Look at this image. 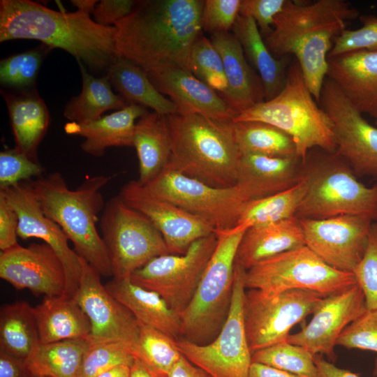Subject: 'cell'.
Returning a JSON list of instances; mask_svg holds the SVG:
<instances>
[{
	"instance_id": "6da1fadb",
	"label": "cell",
	"mask_w": 377,
	"mask_h": 377,
	"mask_svg": "<svg viewBox=\"0 0 377 377\" xmlns=\"http://www.w3.org/2000/svg\"><path fill=\"white\" fill-rule=\"evenodd\" d=\"M203 5L202 0L136 1L130 14L113 25L118 57L145 71L169 65L189 71L191 51L202 30Z\"/></svg>"
},
{
	"instance_id": "7a4b0ae2",
	"label": "cell",
	"mask_w": 377,
	"mask_h": 377,
	"mask_svg": "<svg viewBox=\"0 0 377 377\" xmlns=\"http://www.w3.org/2000/svg\"><path fill=\"white\" fill-rule=\"evenodd\" d=\"M114 26H103L80 10L56 11L29 0L0 1V42L36 40L62 49L95 71L119 57Z\"/></svg>"
},
{
	"instance_id": "3957f363",
	"label": "cell",
	"mask_w": 377,
	"mask_h": 377,
	"mask_svg": "<svg viewBox=\"0 0 377 377\" xmlns=\"http://www.w3.org/2000/svg\"><path fill=\"white\" fill-rule=\"evenodd\" d=\"M360 11L345 0H318L311 3L286 0L264 40L276 59L294 55L306 86L319 104L327 77V58L333 42Z\"/></svg>"
},
{
	"instance_id": "277c9868",
	"label": "cell",
	"mask_w": 377,
	"mask_h": 377,
	"mask_svg": "<svg viewBox=\"0 0 377 377\" xmlns=\"http://www.w3.org/2000/svg\"><path fill=\"white\" fill-rule=\"evenodd\" d=\"M112 177L94 176L74 190L59 172L29 181L44 213L62 229L77 254L105 276L113 272L96 223L105 205L101 190Z\"/></svg>"
},
{
	"instance_id": "5b68a950",
	"label": "cell",
	"mask_w": 377,
	"mask_h": 377,
	"mask_svg": "<svg viewBox=\"0 0 377 377\" xmlns=\"http://www.w3.org/2000/svg\"><path fill=\"white\" fill-rule=\"evenodd\" d=\"M165 116L171 145L168 165L213 187L235 186L242 153L233 121L198 113Z\"/></svg>"
},
{
	"instance_id": "8992f818",
	"label": "cell",
	"mask_w": 377,
	"mask_h": 377,
	"mask_svg": "<svg viewBox=\"0 0 377 377\" xmlns=\"http://www.w3.org/2000/svg\"><path fill=\"white\" fill-rule=\"evenodd\" d=\"M299 180L305 194L298 219H323L344 214L362 215L377 221V182L367 186L335 151L315 148L301 162Z\"/></svg>"
},
{
	"instance_id": "52a82bcc",
	"label": "cell",
	"mask_w": 377,
	"mask_h": 377,
	"mask_svg": "<svg viewBox=\"0 0 377 377\" xmlns=\"http://www.w3.org/2000/svg\"><path fill=\"white\" fill-rule=\"evenodd\" d=\"M248 121L271 124L289 135L301 162L315 148L336 151L332 122L309 90L295 59L288 66L281 91L272 99L238 113L232 121Z\"/></svg>"
},
{
	"instance_id": "ba28073f",
	"label": "cell",
	"mask_w": 377,
	"mask_h": 377,
	"mask_svg": "<svg viewBox=\"0 0 377 377\" xmlns=\"http://www.w3.org/2000/svg\"><path fill=\"white\" fill-rule=\"evenodd\" d=\"M247 228L239 225L216 232V248L191 302L179 315L180 339L206 345L222 330L232 302L237 251Z\"/></svg>"
},
{
	"instance_id": "9c48e42d",
	"label": "cell",
	"mask_w": 377,
	"mask_h": 377,
	"mask_svg": "<svg viewBox=\"0 0 377 377\" xmlns=\"http://www.w3.org/2000/svg\"><path fill=\"white\" fill-rule=\"evenodd\" d=\"M356 283L353 272L332 267L306 245L262 260L244 274L246 289L261 290L270 295L298 289L327 297Z\"/></svg>"
},
{
	"instance_id": "30bf717a",
	"label": "cell",
	"mask_w": 377,
	"mask_h": 377,
	"mask_svg": "<svg viewBox=\"0 0 377 377\" xmlns=\"http://www.w3.org/2000/svg\"><path fill=\"white\" fill-rule=\"evenodd\" d=\"M100 228L113 277H130L151 259L170 253L154 224L126 205L119 195L105 203Z\"/></svg>"
},
{
	"instance_id": "8fae6325",
	"label": "cell",
	"mask_w": 377,
	"mask_h": 377,
	"mask_svg": "<svg viewBox=\"0 0 377 377\" xmlns=\"http://www.w3.org/2000/svg\"><path fill=\"white\" fill-rule=\"evenodd\" d=\"M306 290H288L270 295L261 290H245L242 311L250 350L287 341L292 327L313 313L323 298Z\"/></svg>"
},
{
	"instance_id": "7c38bea8",
	"label": "cell",
	"mask_w": 377,
	"mask_h": 377,
	"mask_svg": "<svg viewBox=\"0 0 377 377\" xmlns=\"http://www.w3.org/2000/svg\"><path fill=\"white\" fill-rule=\"evenodd\" d=\"M144 186L154 195L202 219L216 232L237 226L246 202L235 186L213 187L169 165Z\"/></svg>"
},
{
	"instance_id": "4fadbf2b",
	"label": "cell",
	"mask_w": 377,
	"mask_h": 377,
	"mask_svg": "<svg viewBox=\"0 0 377 377\" xmlns=\"http://www.w3.org/2000/svg\"><path fill=\"white\" fill-rule=\"evenodd\" d=\"M246 270L235 264L233 290L228 318L216 338L206 345L177 340L181 353L210 377H249L251 361L243 320Z\"/></svg>"
},
{
	"instance_id": "5bb4252c",
	"label": "cell",
	"mask_w": 377,
	"mask_h": 377,
	"mask_svg": "<svg viewBox=\"0 0 377 377\" xmlns=\"http://www.w3.org/2000/svg\"><path fill=\"white\" fill-rule=\"evenodd\" d=\"M216 244V233L199 239L184 254L151 259L132 273L130 279L158 294L179 316L191 302Z\"/></svg>"
},
{
	"instance_id": "9a60e30c",
	"label": "cell",
	"mask_w": 377,
	"mask_h": 377,
	"mask_svg": "<svg viewBox=\"0 0 377 377\" xmlns=\"http://www.w3.org/2000/svg\"><path fill=\"white\" fill-rule=\"evenodd\" d=\"M319 105L332 122L336 152L356 176L377 179V126L369 124L339 87L327 77Z\"/></svg>"
},
{
	"instance_id": "2e32d148",
	"label": "cell",
	"mask_w": 377,
	"mask_h": 377,
	"mask_svg": "<svg viewBox=\"0 0 377 377\" xmlns=\"http://www.w3.org/2000/svg\"><path fill=\"white\" fill-rule=\"evenodd\" d=\"M305 245L332 267L353 272L366 251L371 218L353 214L299 219Z\"/></svg>"
},
{
	"instance_id": "e0dca14e",
	"label": "cell",
	"mask_w": 377,
	"mask_h": 377,
	"mask_svg": "<svg viewBox=\"0 0 377 377\" xmlns=\"http://www.w3.org/2000/svg\"><path fill=\"white\" fill-rule=\"evenodd\" d=\"M81 275L75 300L91 324L88 340L93 342L122 341L133 349L139 336V322L132 313L107 290L101 274L80 257Z\"/></svg>"
},
{
	"instance_id": "ac0fdd59",
	"label": "cell",
	"mask_w": 377,
	"mask_h": 377,
	"mask_svg": "<svg viewBox=\"0 0 377 377\" xmlns=\"http://www.w3.org/2000/svg\"><path fill=\"white\" fill-rule=\"evenodd\" d=\"M18 216L17 234L22 239L38 238L49 245L61 260L66 274V288L62 297L73 298L81 275L80 256L68 245L62 229L43 211L29 182H23L0 189Z\"/></svg>"
},
{
	"instance_id": "d6986e66",
	"label": "cell",
	"mask_w": 377,
	"mask_h": 377,
	"mask_svg": "<svg viewBox=\"0 0 377 377\" xmlns=\"http://www.w3.org/2000/svg\"><path fill=\"white\" fill-rule=\"evenodd\" d=\"M119 196L154 224L170 254H184L194 242L216 233L204 221L154 195L138 180L125 184Z\"/></svg>"
},
{
	"instance_id": "ffe728a7",
	"label": "cell",
	"mask_w": 377,
	"mask_h": 377,
	"mask_svg": "<svg viewBox=\"0 0 377 377\" xmlns=\"http://www.w3.org/2000/svg\"><path fill=\"white\" fill-rule=\"evenodd\" d=\"M366 309L364 293L356 283L340 293L324 297L310 322L300 332L290 334L287 341L304 347L313 355H325L334 363L338 337Z\"/></svg>"
},
{
	"instance_id": "44dd1931",
	"label": "cell",
	"mask_w": 377,
	"mask_h": 377,
	"mask_svg": "<svg viewBox=\"0 0 377 377\" xmlns=\"http://www.w3.org/2000/svg\"><path fill=\"white\" fill-rule=\"evenodd\" d=\"M0 277L16 290L29 289L35 296H62L66 288L63 264L47 244H19L0 254Z\"/></svg>"
},
{
	"instance_id": "7402d4cb",
	"label": "cell",
	"mask_w": 377,
	"mask_h": 377,
	"mask_svg": "<svg viewBox=\"0 0 377 377\" xmlns=\"http://www.w3.org/2000/svg\"><path fill=\"white\" fill-rule=\"evenodd\" d=\"M146 72L158 91L177 105L179 113H198L221 121H233L237 114L215 90L186 68L169 65Z\"/></svg>"
},
{
	"instance_id": "603a6c76",
	"label": "cell",
	"mask_w": 377,
	"mask_h": 377,
	"mask_svg": "<svg viewBox=\"0 0 377 377\" xmlns=\"http://www.w3.org/2000/svg\"><path fill=\"white\" fill-rule=\"evenodd\" d=\"M300 165L297 157L242 154L235 186L246 202L262 199L298 183Z\"/></svg>"
},
{
	"instance_id": "cb8c5ba5",
	"label": "cell",
	"mask_w": 377,
	"mask_h": 377,
	"mask_svg": "<svg viewBox=\"0 0 377 377\" xmlns=\"http://www.w3.org/2000/svg\"><path fill=\"white\" fill-rule=\"evenodd\" d=\"M211 42L221 57L227 89L220 95L237 114L265 101L264 87L251 67L236 36L230 32L211 35Z\"/></svg>"
},
{
	"instance_id": "d4e9b609",
	"label": "cell",
	"mask_w": 377,
	"mask_h": 377,
	"mask_svg": "<svg viewBox=\"0 0 377 377\" xmlns=\"http://www.w3.org/2000/svg\"><path fill=\"white\" fill-rule=\"evenodd\" d=\"M332 80L361 113L377 107V50H357L327 58Z\"/></svg>"
},
{
	"instance_id": "484cf974",
	"label": "cell",
	"mask_w": 377,
	"mask_h": 377,
	"mask_svg": "<svg viewBox=\"0 0 377 377\" xmlns=\"http://www.w3.org/2000/svg\"><path fill=\"white\" fill-rule=\"evenodd\" d=\"M147 112L144 106L131 103L125 108L94 121H70L64 129L68 134L84 138L81 149L85 153L100 157L111 147H133L135 120Z\"/></svg>"
},
{
	"instance_id": "4316f807",
	"label": "cell",
	"mask_w": 377,
	"mask_h": 377,
	"mask_svg": "<svg viewBox=\"0 0 377 377\" xmlns=\"http://www.w3.org/2000/svg\"><path fill=\"white\" fill-rule=\"evenodd\" d=\"M304 245L297 217L253 226L246 229L240 241L235 264L247 270L262 260Z\"/></svg>"
},
{
	"instance_id": "83f0119b",
	"label": "cell",
	"mask_w": 377,
	"mask_h": 377,
	"mask_svg": "<svg viewBox=\"0 0 377 377\" xmlns=\"http://www.w3.org/2000/svg\"><path fill=\"white\" fill-rule=\"evenodd\" d=\"M105 286L138 322L177 340L181 338L179 315L168 306L158 294L133 283L130 277H113Z\"/></svg>"
},
{
	"instance_id": "f1b7e54d",
	"label": "cell",
	"mask_w": 377,
	"mask_h": 377,
	"mask_svg": "<svg viewBox=\"0 0 377 377\" xmlns=\"http://www.w3.org/2000/svg\"><path fill=\"white\" fill-rule=\"evenodd\" d=\"M232 30L244 54L260 76L264 87L265 101L277 96L284 87L290 55L276 59L271 53L256 22L238 15Z\"/></svg>"
},
{
	"instance_id": "f546056e",
	"label": "cell",
	"mask_w": 377,
	"mask_h": 377,
	"mask_svg": "<svg viewBox=\"0 0 377 377\" xmlns=\"http://www.w3.org/2000/svg\"><path fill=\"white\" fill-rule=\"evenodd\" d=\"M7 105L15 148L38 161V145L50 123V114L43 100L36 92L20 94L1 91Z\"/></svg>"
},
{
	"instance_id": "4dcf8cb0",
	"label": "cell",
	"mask_w": 377,
	"mask_h": 377,
	"mask_svg": "<svg viewBox=\"0 0 377 377\" xmlns=\"http://www.w3.org/2000/svg\"><path fill=\"white\" fill-rule=\"evenodd\" d=\"M40 343L88 339L91 324L74 298L45 296L33 307Z\"/></svg>"
},
{
	"instance_id": "1f68e13d",
	"label": "cell",
	"mask_w": 377,
	"mask_h": 377,
	"mask_svg": "<svg viewBox=\"0 0 377 377\" xmlns=\"http://www.w3.org/2000/svg\"><path fill=\"white\" fill-rule=\"evenodd\" d=\"M133 147L139 161V179L142 185L158 175L170 163V139L166 116L147 112L135 124Z\"/></svg>"
},
{
	"instance_id": "d6a6232c",
	"label": "cell",
	"mask_w": 377,
	"mask_h": 377,
	"mask_svg": "<svg viewBox=\"0 0 377 377\" xmlns=\"http://www.w3.org/2000/svg\"><path fill=\"white\" fill-rule=\"evenodd\" d=\"M107 72L111 85L123 98L161 114L179 112L177 105L154 87L147 72L131 61L118 57Z\"/></svg>"
},
{
	"instance_id": "836d02e7",
	"label": "cell",
	"mask_w": 377,
	"mask_h": 377,
	"mask_svg": "<svg viewBox=\"0 0 377 377\" xmlns=\"http://www.w3.org/2000/svg\"><path fill=\"white\" fill-rule=\"evenodd\" d=\"M76 61L82 76V91L65 106L64 115L66 119L76 123L94 121L108 110H119L128 105L121 96L113 92L107 75L95 77L81 61Z\"/></svg>"
},
{
	"instance_id": "e575fe53",
	"label": "cell",
	"mask_w": 377,
	"mask_h": 377,
	"mask_svg": "<svg viewBox=\"0 0 377 377\" xmlns=\"http://www.w3.org/2000/svg\"><path fill=\"white\" fill-rule=\"evenodd\" d=\"M87 339L40 343L25 360L36 377H80Z\"/></svg>"
},
{
	"instance_id": "d590c367",
	"label": "cell",
	"mask_w": 377,
	"mask_h": 377,
	"mask_svg": "<svg viewBox=\"0 0 377 377\" xmlns=\"http://www.w3.org/2000/svg\"><path fill=\"white\" fill-rule=\"evenodd\" d=\"M40 344L33 307L20 301L0 310V351L26 360Z\"/></svg>"
},
{
	"instance_id": "8d00e7d4",
	"label": "cell",
	"mask_w": 377,
	"mask_h": 377,
	"mask_svg": "<svg viewBox=\"0 0 377 377\" xmlns=\"http://www.w3.org/2000/svg\"><path fill=\"white\" fill-rule=\"evenodd\" d=\"M233 128L242 154L297 157L292 138L274 126L248 121L233 122Z\"/></svg>"
},
{
	"instance_id": "74e56055",
	"label": "cell",
	"mask_w": 377,
	"mask_h": 377,
	"mask_svg": "<svg viewBox=\"0 0 377 377\" xmlns=\"http://www.w3.org/2000/svg\"><path fill=\"white\" fill-rule=\"evenodd\" d=\"M305 194V186L299 180L290 188L274 195L245 203L237 226L247 227L277 222L296 217Z\"/></svg>"
},
{
	"instance_id": "f35d334b",
	"label": "cell",
	"mask_w": 377,
	"mask_h": 377,
	"mask_svg": "<svg viewBox=\"0 0 377 377\" xmlns=\"http://www.w3.org/2000/svg\"><path fill=\"white\" fill-rule=\"evenodd\" d=\"M139 336L133 355L160 377H168L182 354L177 339L139 322Z\"/></svg>"
},
{
	"instance_id": "ab89813d",
	"label": "cell",
	"mask_w": 377,
	"mask_h": 377,
	"mask_svg": "<svg viewBox=\"0 0 377 377\" xmlns=\"http://www.w3.org/2000/svg\"><path fill=\"white\" fill-rule=\"evenodd\" d=\"M251 361L300 377H318L313 355L304 347L287 341L254 351L251 353Z\"/></svg>"
},
{
	"instance_id": "60d3db41",
	"label": "cell",
	"mask_w": 377,
	"mask_h": 377,
	"mask_svg": "<svg viewBox=\"0 0 377 377\" xmlns=\"http://www.w3.org/2000/svg\"><path fill=\"white\" fill-rule=\"evenodd\" d=\"M189 71L221 95L227 89L223 61L211 40L200 35L194 43L189 58Z\"/></svg>"
},
{
	"instance_id": "b9f144b4",
	"label": "cell",
	"mask_w": 377,
	"mask_h": 377,
	"mask_svg": "<svg viewBox=\"0 0 377 377\" xmlns=\"http://www.w3.org/2000/svg\"><path fill=\"white\" fill-rule=\"evenodd\" d=\"M80 377H96L119 364L131 366L135 360L133 347L122 341H89Z\"/></svg>"
},
{
	"instance_id": "7bdbcfd3",
	"label": "cell",
	"mask_w": 377,
	"mask_h": 377,
	"mask_svg": "<svg viewBox=\"0 0 377 377\" xmlns=\"http://www.w3.org/2000/svg\"><path fill=\"white\" fill-rule=\"evenodd\" d=\"M48 46L10 55L0 61V82L2 85L23 89L31 87L37 77Z\"/></svg>"
},
{
	"instance_id": "ee69618b",
	"label": "cell",
	"mask_w": 377,
	"mask_h": 377,
	"mask_svg": "<svg viewBox=\"0 0 377 377\" xmlns=\"http://www.w3.org/2000/svg\"><path fill=\"white\" fill-rule=\"evenodd\" d=\"M45 168L36 161L17 150L6 149L0 152V189H3L31 178L40 177Z\"/></svg>"
},
{
	"instance_id": "f6af8a7d",
	"label": "cell",
	"mask_w": 377,
	"mask_h": 377,
	"mask_svg": "<svg viewBox=\"0 0 377 377\" xmlns=\"http://www.w3.org/2000/svg\"><path fill=\"white\" fill-rule=\"evenodd\" d=\"M362 27L344 29L335 38L328 57L357 50H377V16L360 15Z\"/></svg>"
},
{
	"instance_id": "bcb514c9",
	"label": "cell",
	"mask_w": 377,
	"mask_h": 377,
	"mask_svg": "<svg viewBox=\"0 0 377 377\" xmlns=\"http://www.w3.org/2000/svg\"><path fill=\"white\" fill-rule=\"evenodd\" d=\"M364 295L366 308L377 310V222L373 223L364 256L353 272Z\"/></svg>"
},
{
	"instance_id": "7dc6e473",
	"label": "cell",
	"mask_w": 377,
	"mask_h": 377,
	"mask_svg": "<svg viewBox=\"0 0 377 377\" xmlns=\"http://www.w3.org/2000/svg\"><path fill=\"white\" fill-rule=\"evenodd\" d=\"M336 345L377 353V310L366 309L345 327Z\"/></svg>"
},
{
	"instance_id": "c3c4849f",
	"label": "cell",
	"mask_w": 377,
	"mask_h": 377,
	"mask_svg": "<svg viewBox=\"0 0 377 377\" xmlns=\"http://www.w3.org/2000/svg\"><path fill=\"white\" fill-rule=\"evenodd\" d=\"M241 0H206L202 12V29L211 34L229 32L239 12Z\"/></svg>"
},
{
	"instance_id": "681fc988",
	"label": "cell",
	"mask_w": 377,
	"mask_h": 377,
	"mask_svg": "<svg viewBox=\"0 0 377 377\" xmlns=\"http://www.w3.org/2000/svg\"><path fill=\"white\" fill-rule=\"evenodd\" d=\"M286 0H241L239 15L251 17L265 39L273 30L274 19Z\"/></svg>"
},
{
	"instance_id": "f907efd6",
	"label": "cell",
	"mask_w": 377,
	"mask_h": 377,
	"mask_svg": "<svg viewBox=\"0 0 377 377\" xmlns=\"http://www.w3.org/2000/svg\"><path fill=\"white\" fill-rule=\"evenodd\" d=\"M136 1L102 0L93 13L94 20L103 26H112L126 17L133 9Z\"/></svg>"
},
{
	"instance_id": "816d5d0a",
	"label": "cell",
	"mask_w": 377,
	"mask_h": 377,
	"mask_svg": "<svg viewBox=\"0 0 377 377\" xmlns=\"http://www.w3.org/2000/svg\"><path fill=\"white\" fill-rule=\"evenodd\" d=\"M18 216L4 195L0 193V249L8 250L18 244Z\"/></svg>"
},
{
	"instance_id": "f5cc1de1",
	"label": "cell",
	"mask_w": 377,
	"mask_h": 377,
	"mask_svg": "<svg viewBox=\"0 0 377 377\" xmlns=\"http://www.w3.org/2000/svg\"><path fill=\"white\" fill-rule=\"evenodd\" d=\"M0 377H36L26 360L0 351Z\"/></svg>"
},
{
	"instance_id": "db71d44e",
	"label": "cell",
	"mask_w": 377,
	"mask_h": 377,
	"mask_svg": "<svg viewBox=\"0 0 377 377\" xmlns=\"http://www.w3.org/2000/svg\"><path fill=\"white\" fill-rule=\"evenodd\" d=\"M313 360L318 377H360L352 371L337 367L334 363L324 359L322 355H313Z\"/></svg>"
},
{
	"instance_id": "11a10c76",
	"label": "cell",
	"mask_w": 377,
	"mask_h": 377,
	"mask_svg": "<svg viewBox=\"0 0 377 377\" xmlns=\"http://www.w3.org/2000/svg\"><path fill=\"white\" fill-rule=\"evenodd\" d=\"M168 377H210L205 371L188 361L183 355L170 370Z\"/></svg>"
},
{
	"instance_id": "9f6ffc18",
	"label": "cell",
	"mask_w": 377,
	"mask_h": 377,
	"mask_svg": "<svg viewBox=\"0 0 377 377\" xmlns=\"http://www.w3.org/2000/svg\"><path fill=\"white\" fill-rule=\"evenodd\" d=\"M249 377H300L289 372L258 362H252Z\"/></svg>"
},
{
	"instance_id": "6f0895ef",
	"label": "cell",
	"mask_w": 377,
	"mask_h": 377,
	"mask_svg": "<svg viewBox=\"0 0 377 377\" xmlns=\"http://www.w3.org/2000/svg\"><path fill=\"white\" fill-rule=\"evenodd\" d=\"M130 377H160L150 370L140 360L135 357L131 367Z\"/></svg>"
},
{
	"instance_id": "680465c9",
	"label": "cell",
	"mask_w": 377,
	"mask_h": 377,
	"mask_svg": "<svg viewBox=\"0 0 377 377\" xmlns=\"http://www.w3.org/2000/svg\"><path fill=\"white\" fill-rule=\"evenodd\" d=\"M131 367L128 364H119L101 373L96 377H130Z\"/></svg>"
},
{
	"instance_id": "91938a15",
	"label": "cell",
	"mask_w": 377,
	"mask_h": 377,
	"mask_svg": "<svg viewBox=\"0 0 377 377\" xmlns=\"http://www.w3.org/2000/svg\"><path fill=\"white\" fill-rule=\"evenodd\" d=\"M71 3L77 8V10L89 15L93 13L98 3L97 0H71Z\"/></svg>"
},
{
	"instance_id": "94428289",
	"label": "cell",
	"mask_w": 377,
	"mask_h": 377,
	"mask_svg": "<svg viewBox=\"0 0 377 377\" xmlns=\"http://www.w3.org/2000/svg\"><path fill=\"white\" fill-rule=\"evenodd\" d=\"M369 115L374 119L375 124L377 126V107L369 114Z\"/></svg>"
},
{
	"instance_id": "6125c7cd",
	"label": "cell",
	"mask_w": 377,
	"mask_h": 377,
	"mask_svg": "<svg viewBox=\"0 0 377 377\" xmlns=\"http://www.w3.org/2000/svg\"><path fill=\"white\" fill-rule=\"evenodd\" d=\"M373 374L374 376H377V358L376 359L374 362Z\"/></svg>"
},
{
	"instance_id": "be15d7a7",
	"label": "cell",
	"mask_w": 377,
	"mask_h": 377,
	"mask_svg": "<svg viewBox=\"0 0 377 377\" xmlns=\"http://www.w3.org/2000/svg\"><path fill=\"white\" fill-rule=\"evenodd\" d=\"M42 377H43V376H42Z\"/></svg>"
}]
</instances>
